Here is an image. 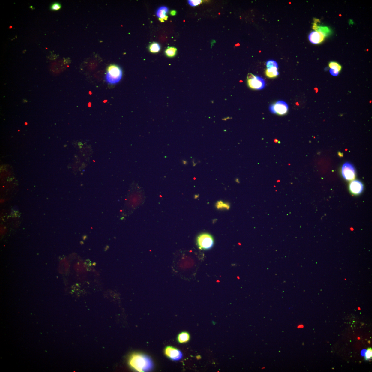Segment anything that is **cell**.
<instances>
[{"label":"cell","mask_w":372,"mask_h":372,"mask_svg":"<svg viewBox=\"0 0 372 372\" xmlns=\"http://www.w3.org/2000/svg\"><path fill=\"white\" fill-rule=\"evenodd\" d=\"M129 364L134 370L139 372L149 371L153 367L152 360L149 358L140 353H134L129 360Z\"/></svg>","instance_id":"cell-1"},{"label":"cell","mask_w":372,"mask_h":372,"mask_svg":"<svg viewBox=\"0 0 372 372\" xmlns=\"http://www.w3.org/2000/svg\"><path fill=\"white\" fill-rule=\"evenodd\" d=\"M122 69L119 66L111 64L107 69L105 77L106 82L109 85H116L122 80Z\"/></svg>","instance_id":"cell-2"},{"label":"cell","mask_w":372,"mask_h":372,"mask_svg":"<svg viewBox=\"0 0 372 372\" xmlns=\"http://www.w3.org/2000/svg\"><path fill=\"white\" fill-rule=\"evenodd\" d=\"M197 243L201 250H207L212 247L214 244L213 237L208 233L200 235L197 238Z\"/></svg>","instance_id":"cell-3"},{"label":"cell","mask_w":372,"mask_h":372,"mask_svg":"<svg viewBox=\"0 0 372 372\" xmlns=\"http://www.w3.org/2000/svg\"><path fill=\"white\" fill-rule=\"evenodd\" d=\"M248 86L254 90H262L266 86V82L263 78L259 76H255L252 74H249L248 76Z\"/></svg>","instance_id":"cell-4"},{"label":"cell","mask_w":372,"mask_h":372,"mask_svg":"<svg viewBox=\"0 0 372 372\" xmlns=\"http://www.w3.org/2000/svg\"><path fill=\"white\" fill-rule=\"evenodd\" d=\"M341 173L343 178L347 181L354 179L356 170L354 166L350 162H346L342 167Z\"/></svg>","instance_id":"cell-5"},{"label":"cell","mask_w":372,"mask_h":372,"mask_svg":"<svg viewBox=\"0 0 372 372\" xmlns=\"http://www.w3.org/2000/svg\"><path fill=\"white\" fill-rule=\"evenodd\" d=\"M288 106L286 102L279 101L270 106L269 110L272 113L281 115H284L288 112Z\"/></svg>","instance_id":"cell-6"},{"label":"cell","mask_w":372,"mask_h":372,"mask_svg":"<svg viewBox=\"0 0 372 372\" xmlns=\"http://www.w3.org/2000/svg\"><path fill=\"white\" fill-rule=\"evenodd\" d=\"M165 353L167 357L173 360H180L182 357V353L180 350L170 346L166 348Z\"/></svg>","instance_id":"cell-7"},{"label":"cell","mask_w":372,"mask_h":372,"mask_svg":"<svg viewBox=\"0 0 372 372\" xmlns=\"http://www.w3.org/2000/svg\"><path fill=\"white\" fill-rule=\"evenodd\" d=\"M350 189L351 192L353 194L359 195L363 190L364 186L360 181L354 180L350 183Z\"/></svg>","instance_id":"cell-8"},{"label":"cell","mask_w":372,"mask_h":372,"mask_svg":"<svg viewBox=\"0 0 372 372\" xmlns=\"http://www.w3.org/2000/svg\"><path fill=\"white\" fill-rule=\"evenodd\" d=\"M325 36L320 32L314 31L309 36V39L310 42L315 44L322 43L324 40Z\"/></svg>","instance_id":"cell-9"},{"label":"cell","mask_w":372,"mask_h":372,"mask_svg":"<svg viewBox=\"0 0 372 372\" xmlns=\"http://www.w3.org/2000/svg\"><path fill=\"white\" fill-rule=\"evenodd\" d=\"M169 11V9L166 6H162L158 9L157 12V16L159 18V20L161 22H164L168 19V16L166 14Z\"/></svg>","instance_id":"cell-10"},{"label":"cell","mask_w":372,"mask_h":372,"mask_svg":"<svg viewBox=\"0 0 372 372\" xmlns=\"http://www.w3.org/2000/svg\"><path fill=\"white\" fill-rule=\"evenodd\" d=\"M313 28L315 30L316 32H320L324 34L325 37L328 35L331 32V30L328 27L318 26L316 23L314 24Z\"/></svg>","instance_id":"cell-11"},{"label":"cell","mask_w":372,"mask_h":372,"mask_svg":"<svg viewBox=\"0 0 372 372\" xmlns=\"http://www.w3.org/2000/svg\"><path fill=\"white\" fill-rule=\"evenodd\" d=\"M278 68L273 67L269 69H267L266 71V74L267 77L269 78H274L278 76L279 74L278 71Z\"/></svg>","instance_id":"cell-12"},{"label":"cell","mask_w":372,"mask_h":372,"mask_svg":"<svg viewBox=\"0 0 372 372\" xmlns=\"http://www.w3.org/2000/svg\"><path fill=\"white\" fill-rule=\"evenodd\" d=\"M190 339V334L187 332H182L178 335V340L180 343L188 342Z\"/></svg>","instance_id":"cell-13"},{"label":"cell","mask_w":372,"mask_h":372,"mask_svg":"<svg viewBox=\"0 0 372 372\" xmlns=\"http://www.w3.org/2000/svg\"><path fill=\"white\" fill-rule=\"evenodd\" d=\"M177 49L175 47H169L165 51V53L167 57H173L176 55Z\"/></svg>","instance_id":"cell-14"},{"label":"cell","mask_w":372,"mask_h":372,"mask_svg":"<svg viewBox=\"0 0 372 372\" xmlns=\"http://www.w3.org/2000/svg\"><path fill=\"white\" fill-rule=\"evenodd\" d=\"M149 50L151 52L157 53L159 52L161 50V47L159 44L157 43H153L150 45Z\"/></svg>","instance_id":"cell-15"},{"label":"cell","mask_w":372,"mask_h":372,"mask_svg":"<svg viewBox=\"0 0 372 372\" xmlns=\"http://www.w3.org/2000/svg\"><path fill=\"white\" fill-rule=\"evenodd\" d=\"M329 66L330 68L331 69L336 70H338L339 72L342 69L341 65L339 64L338 63L336 62H331L329 64Z\"/></svg>","instance_id":"cell-16"},{"label":"cell","mask_w":372,"mask_h":372,"mask_svg":"<svg viewBox=\"0 0 372 372\" xmlns=\"http://www.w3.org/2000/svg\"><path fill=\"white\" fill-rule=\"evenodd\" d=\"M266 66L267 69L273 68V67L278 68V65L277 63L273 60H270L267 61L266 62Z\"/></svg>","instance_id":"cell-17"},{"label":"cell","mask_w":372,"mask_h":372,"mask_svg":"<svg viewBox=\"0 0 372 372\" xmlns=\"http://www.w3.org/2000/svg\"><path fill=\"white\" fill-rule=\"evenodd\" d=\"M372 349L371 348L367 349L365 353V359L366 360H369L372 359Z\"/></svg>","instance_id":"cell-18"},{"label":"cell","mask_w":372,"mask_h":372,"mask_svg":"<svg viewBox=\"0 0 372 372\" xmlns=\"http://www.w3.org/2000/svg\"><path fill=\"white\" fill-rule=\"evenodd\" d=\"M202 1L201 0H189L188 1V3L190 6L195 7L198 6L202 3Z\"/></svg>","instance_id":"cell-19"},{"label":"cell","mask_w":372,"mask_h":372,"mask_svg":"<svg viewBox=\"0 0 372 372\" xmlns=\"http://www.w3.org/2000/svg\"><path fill=\"white\" fill-rule=\"evenodd\" d=\"M61 8V4L57 3L53 4L50 7L51 10L54 11L59 10Z\"/></svg>","instance_id":"cell-20"},{"label":"cell","mask_w":372,"mask_h":372,"mask_svg":"<svg viewBox=\"0 0 372 372\" xmlns=\"http://www.w3.org/2000/svg\"><path fill=\"white\" fill-rule=\"evenodd\" d=\"M330 73L332 76H337L338 75L339 72L336 70L331 69L330 70Z\"/></svg>","instance_id":"cell-21"},{"label":"cell","mask_w":372,"mask_h":372,"mask_svg":"<svg viewBox=\"0 0 372 372\" xmlns=\"http://www.w3.org/2000/svg\"><path fill=\"white\" fill-rule=\"evenodd\" d=\"M176 10H172L170 12V14L172 16H175L176 15Z\"/></svg>","instance_id":"cell-22"},{"label":"cell","mask_w":372,"mask_h":372,"mask_svg":"<svg viewBox=\"0 0 372 372\" xmlns=\"http://www.w3.org/2000/svg\"><path fill=\"white\" fill-rule=\"evenodd\" d=\"M182 162L184 164L186 165L187 164V162L185 161V160H183Z\"/></svg>","instance_id":"cell-23"},{"label":"cell","mask_w":372,"mask_h":372,"mask_svg":"<svg viewBox=\"0 0 372 372\" xmlns=\"http://www.w3.org/2000/svg\"><path fill=\"white\" fill-rule=\"evenodd\" d=\"M265 368H266V367H262V369H265Z\"/></svg>","instance_id":"cell-24"}]
</instances>
